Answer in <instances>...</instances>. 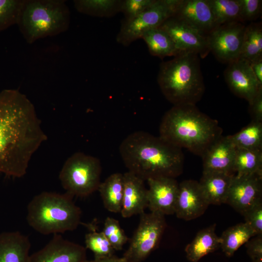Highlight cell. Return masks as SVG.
I'll use <instances>...</instances> for the list:
<instances>
[{
    "mask_svg": "<svg viewBox=\"0 0 262 262\" xmlns=\"http://www.w3.org/2000/svg\"><path fill=\"white\" fill-rule=\"evenodd\" d=\"M47 137L33 104L16 89L0 92V173L20 178Z\"/></svg>",
    "mask_w": 262,
    "mask_h": 262,
    "instance_id": "6da1fadb",
    "label": "cell"
},
{
    "mask_svg": "<svg viewBox=\"0 0 262 262\" xmlns=\"http://www.w3.org/2000/svg\"><path fill=\"white\" fill-rule=\"evenodd\" d=\"M119 151L129 172L145 181L150 178H176L183 171L182 149L161 138L144 131L128 135Z\"/></svg>",
    "mask_w": 262,
    "mask_h": 262,
    "instance_id": "7a4b0ae2",
    "label": "cell"
},
{
    "mask_svg": "<svg viewBox=\"0 0 262 262\" xmlns=\"http://www.w3.org/2000/svg\"><path fill=\"white\" fill-rule=\"evenodd\" d=\"M217 120L201 112L196 105L173 106L164 115L159 135L172 145L201 157L222 136Z\"/></svg>",
    "mask_w": 262,
    "mask_h": 262,
    "instance_id": "3957f363",
    "label": "cell"
},
{
    "mask_svg": "<svg viewBox=\"0 0 262 262\" xmlns=\"http://www.w3.org/2000/svg\"><path fill=\"white\" fill-rule=\"evenodd\" d=\"M157 81L163 94L173 106L196 105L205 90L200 57L194 53L182 52L162 62Z\"/></svg>",
    "mask_w": 262,
    "mask_h": 262,
    "instance_id": "277c9868",
    "label": "cell"
},
{
    "mask_svg": "<svg viewBox=\"0 0 262 262\" xmlns=\"http://www.w3.org/2000/svg\"><path fill=\"white\" fill-rule=\"evenodd\" d=\"M73 197L66 192H44L35 196L27 207L29 225L44 235L75 230L81 223L82 212Z\"/></svg>",
    "mask_w": 262,
    "mask_h": 262,
    "instance_id": "5b68a950",
    "label": "cell"
},
{
    "mask_svg": "<svg viewBox=\"0 0 262 262\" xmlns=\"http://www.w3.org/2000/svg\"><path fill=\"white\" fill-rule=\"evenodd\" d=\"M70 13L64 0H22L17 25L26 42L66 31Z\"/></svg>",
    "mask_w": 262,
    "mask_h": 262,
    "instance_id": "8992f818",
    "label": "cell"
},
{
    "mask_svg": "<svg viewBox=\"0 0 262 262\" xmlns=\"http://www.w3.org/2000/svg\"><path fill=\"white\" fill-rule=\"evenodd\" d=\"M101 169L98 158L78 152L66 160L59 179L66 193L73 196L86 197L98 190Z\"/></svg>",
    "mask_w": 262,
    "mask_h": 262,
    "instance_id": "52a82bcc",
    "label": "cell"
},
{
    "mask_svg": "<svg viewBox=\"0 0 262 262\" xmlns=\"http://www.w3.org/2000/svg\"><path fill=\"white\" fill-rule=\"evenodd\" d=\"M180 0H156L140 15L131 19H124L117 35L116 41L128 46L142 38L147 31L159 27L166 20L173 16Z\"/></svg>",
    "mask_w": 262,
    "mask_h": 262,
    "instance_id": "ba28073f",
    "label": "cell"
},
{
    "mask_svg": "<svg viewBox=\"0 0 262 262\" xmlns=\"http://www.w3.org/2000/svg\"><path fill=\"white\" fill-rule=\"evenodd\" d=\"M128 249L123 255L126 262H142L158 246L165 229V215L144 212Z\"/></svg>",
    "mask_w": 262,
    "mask_h": 262,
    "instance_id": "9c48e42d",
    "label": "cell"
},
{
    "mask_svg": "<svg viewBox=\"0 0 262 262\" xmlns=\"http://www.w3.org/2000/svg\"><path fill=\"white\" fill-rule=\"evenodd\" d=\"M246 26L240 22L224 24L207 35L210 52L218 61L228 64L240 58Z\"/></svg>",
    "mask_w": 262,
    "mask_h": 262,
    "instance_id": "30bf717a",
    "label": "cell"
},
{
    "mask_svg": "<svg viewBox=\"0 0 262 262\" xmlns=\"http://www.w3.org/2000/svg\"><path fill=\"white\" fill-rule=\"evenodd\" d=\"M170 37L180 52H192L205 58L210 52L205 35L174 16L166 20L160 27Z\"/></svg>",
    "mask_w": 262,
    "mask_h": 262,
    "instance_id": "8fae6325",
    "label": "cell"
},
{
    "mask_svg": "<svg viewBox=\"0 0 262 262\" xmlns=\"http://www.w3.org/2000/svg\"><path fill=\"white\" fill-rule=\"evenodd\" d=\"M225 80L236 96L250 103L262 89L250 63L242 58L229 63L224 72Z\"/></svg>",
    "mask_w": 262,
    "mask_h": 262,
    "instance_id": "7c38bea8",
    "label": "cell"
},
{
    "mask_svg": "<svg viewBox=\"0 0 262 262\" xmlns=\"http://www.w3.org/2000/svg\"><path fill=\"white\" fill-rule=\"evenodd\" d=\"M262 174L234 175L229 190L226 203L243 214L262 201Z\"/></svg>",
    "mask_w": 262,
    "mask_h": 262,
    "instance_id": "4fadbf2b",
    "label": "cell"
},
{
    "mask_svg": "<svg viewBox=\"0 0 262 262\" xmlns=\"http://www.w3.org/2000/svg\"><path fill=\"white\" fill-rule=\"evenodd\" d=\"M86 248L58 234L42 249L30 255V262H86Z\"/></svg>",
    "mask_w": 262,
    "mask_h": 262,
    "instance_id": "5bb4252c",
    "label": "cell"
},
{
    "mask_svg": "<svg viewBox=\"0 0 262 262\" xmlns=\"http://www.w3.org/2000/svg\"><path fill=\"white\" fill-rule=\"evenodd\" d=\"M147 208L164 215L175 213L179 183L175 178L160 177L147 180Z\"/></svg>",
    "mask_w": 262,
    "mask_h": 262,
    "instance_id": "9a60e30c",
    "label": "cell"
},
{
    "mask_svg": "<svg viewBox=\"0 0 262 262\" xmlns=\"http://www.w3.org/2000/svg\"><path fill=\"white\" fill-rule=\"evenodd\" d=\"M209 205L198 181L188 180L179 184L175 210L178 218L187 221L196 219L203 214Z\"/></svg>",
    "mask_w": 262,
    "mask_h": 262,
    "instance_id": "2e32d148",
    "label": "cell"
},
{
    "mask_svg": "<svg viewBox=\"0 0 262 262\" xmlns=\"http://www.w3.org/2000/svg\"><path fill=\"white\" fill-rule=\"evenodd\" d=\"M173 16L205 35L217 26L207 0H180Z\"/></svg>",
    "mask_w": 262,
    "mask_h": 262,
    "instance_id": "e0dca14e",
    "label": "cell"
},
{
    "mask_svg": "<svg viewBox=\"0 0 262 262\" xmlns=\"http://www.w3.org/2000/svg\"><path fill=\"white\" fill-rule=\"evenodd\" d=\"M236 147L229 135L221 136L212 144L201 157L202 172L234 174V160Z\"/></svg>",
    "mask_w": 262,
    "mask_h": 262,
    "instance_id": "ac0fdd59",
    "label": "cell"
},
{
    "mask_svg": "<svg viewBox=\"0 0 262 262\" xmlns=\"http://www.w3.org/2000/svg\"><path fill=\"white\" fill-rule=\"evenodd\" d=\"M124 192L120 213L124 218L141 214L147 208L145 180L131 172L123 174Z\"/></svg>",
    "mask_w": 262,
    "mask_h": 262,
    "instance_id": "d6986e66",
    "label": "cell"
},
{
    "mask_svg": "<svg viewBox=\"0 0 262 262\" xmlns=\"http://www.w3.org/2000/svg\"><path fill=\"white\" fill-rule=\"evenodd\" d=\"M31 243L19 231L0 233V262H30Z\"/></svg>",
    "mask_w": 262,
    "mask_h": 262,
    "instance_id": "ffe728a7",
    "label": "cell"
},
{
    "mask_svg": "<svg viewBox=\"0 0 262 262\" xmlns=\"http://www.w3.org/2000/svg\"><path fill=\"white\" fill-rule=\"evenodd\" d=\"M234 175L221 173L202 172L198 183L202 194L209 205L226 203Z\"/></svg>",
    "mask_w": 262,
    "mask_h": 262,
    "instance_id": "44dd1931",
    "label": "cell"
},
{
    "mask_svg": "<svg viewBox=\"0 0 262 262\" xmlns=\"http://www.w3.org/2000/svg\"><path fill=\"white\" fill-rule=\"evenodd\" d=\"M216 225L213 224L199 231L193 240L185 248L187 259L198 262L204 256L220 248V240L215 233Z\"/></svg>",
    "mask_w": 262,
    "mask_h": 262,
    "instance_id": "7402d4cb",
    "label": "cell"
},
{
    "mask_svg": "<svg viewBox=\"0 0 262 262\" xmlns=\"http://www.w3.org/2000/svg\"><path fill=\"white\" fill-rule=\"evenodd\" d=\"M98 190L105 208L114 213H120L124 192L123 174H111L100 183Z\"/></svg>",
    "mask_w": 262,
    "mask_h": 262,
    "instance_id": "603a6c76",
    "label": "cell"
},
{
    "mask_svg": "<svg viewBox=\"0 0 262 262\" xmlns=\"http://www.w3.org/2000/svg\"><path fill=\"white\" fill-rule=\"evenodd\" d=\"M256 236L253 230L245 222L237 224L225 230L219 237L220 247L229 257L252 237Z\"/></svg>",
    "mask_w": 262,
    "mask_h": 262,
    "instance_id": "cb8c5ba5",
    "label": "cell"
},
{
    "mask_svg": "<svg viewBox=\"0 0 262 262\" xmlns=\"http://www.w3.org/2000/svg\"><path fill=\"white\" fill-rule=\"evenodd\" d=\"M142 39L146 43L149 53L154 56L163 59L180 53L169 35L159 27L146 32Z\"/></svg>",
    "mask_w": 262,
    "mask_h": 262,
    "instance_id": "d4e9b609",
    "label": "cell"
},
{
    "mask_svg": "<svg viewBox=\"0 0 262 262\" xmlns=\"http://www.w3.org/2000/svg\"><path fill=\"white\" fill-rule=\"evenodd\" d=\"M233 171L237 176L262 174V150L236 148Z\"/></svg>",
    "mask_w": 262,
    "mask_h": 262,
    "instance_id": "484cf974",
    "label": "cell"
},
{
    "mask_svg": "<svg viewBox=\"0 0 262 262\" xmlns=\"http://www.w3.org/2000/svg\"><path fill=\"white\" fill-rule=\"evenodd\" d=\"M75 9L80 13L99 17H109L120 12L122 0H75Z\"/></svg>",
    "mask_w": 262,
    "mask_h": 262,
    "instance_id": "4316f807",
    "label": "cell"
},
{
    "mask_svg": "<svg viewBox=\"0 0 262 262\" xmlns=\"http://www.w3.org/2000/svg\"><path fill=\"white\" fill-rule=\"evenodd\" d=\"M262 57V22H251L246 26L240 58L250 62Z\"/></svg>",
    "mask_w": 262,
    "mask_h": 262,
    "instance_id": "83f0119b",
    "label": "cell"
},
{
    "mask_svg": "<svg viewBox=\"0 0 262 262\" xmlns=\"http://www.w3.org/2000/svg\"><path fill=\"white\" fill-rule=\"evenodd\" d=\"M229 137L236 148L262 150V122L252 120Z\"/></svg>",
    "mask_w": 262,
    "mask_h": 262,
    "instance_id": "f1b7e54d",
    "label": "cell"
},
{
    "mask_svg": "<svg viewBox=\"0 0 262 262\" xmlns=\"http://www.w3.org/2000/svg\"><path fill=\"white\" fill-rule=\"evenodd\" d=\"M207 0L217 26L235 22L244 23L241 16L239 0Z\"/></svg>",
    "mask_w": 262,
    "mask_h": 262,
    "instance_id": "f546056e",
    "label": "cell"
},
{
    "mask_svg": "<svg viewBox=\"0 0 262 262\" xmlns=\"http://www.w3.org/2000/svg\"><path fill=\"white\" fill-rule=\"evenodd\" d=\"M91 230L85 236V248L94 254V258H102L114 255L115 250L102 231L98 232L89 225Z\"/></svg>",
    "mask_w": 262,
    "mask_h": 262,
    "instance_id": "4dcf8cb0",
    "label": "cell"
},
{
    "mask_svg": "<svg viewBox=\"0 0 262 262\" xmlns=\"http://www.w3.org/2000/svg\"><path fill=\"white\" fill-rule=\"evenodd\" d=\"M115 250H120L129 240L119 221L107 217L102 231Z\"/></svg>",
    "mask_w": 262,
    "mask_h": 262,
    "instance_id": "1f68e13d",
    "label": "cell"
},
{
    "mask_svg": "<svg viewBox=\"0 0 262 262\" xmlns=\"http://www.w3.org/2000/svg\"><path fill=\"white\" fill-rule=\"evenodd\" d=\"M22 0H0V32L16 24Z\"/></svg>",
    "mask_w": 262,
    "mask_h": 262,
    "instance_id": "d6a6232c",
    "label": "cell"
},
{
    "mask_svg": "<svg viewBox=\"0 0 262 262\" xmlns=\"http://www.w3.org/2000/svg\"><path fill=\"white\" fill-rule=\"evenodd\" d=\"M156 0H122L120 12L124 14L125 19L133 18L151 6Z\"/></svg>",
    "mask_w": 262,
    "mask_h": 262,
    "instance_id": "836d02e7",
    "label": "cell"
},
{
    "mask_svg": "<svg viewBox=\"0 0 262 262\" xmlns=\"http://www.w3.org/2000/svg\"><path fill=\"white\" fill-rule=\"evenodd\" d=\"M242 215L256 235H262V201L245 212Z\"/></svg>",
    "mask_w": 262,
    "mask_h": 262,
    "instance_id": "e575fe53",
    "label": "cell"
},
{
    "mask_svg": "<svg viewBox=\"0 0 262 262\" xmlns=\"http://www.w3.org/2000/svg\"><path fill=\"white\" fill-rule=\"evenodd\" d=\"M242 21H253L261 15L262 7L261 0H239Z\"/></svg>",
    "mask_w": 262,
    "mask_h": 262,
    "instance_id": "d590c367",
    "label": "cell"
},
{
    "mask_svg": "<svg viewBox=\"0 0 262 262\" xmlns=\"http://www.w3.org/2000/svg\"><path fill=\"white\" fill-rule=\"evenodd\" d=\"M246 252L252 262H262V235H256L246 243Z\"/></svg>",
    "mask_w": 262,
    "mask_h": 262,
    "instance_id": "8d00e7d4",
    "label": "cell"
},
{
    "mask_svg": "<svg viewBox=\"0 0 262 262\" xmlns=\"http://www.w3.org/2000/svg\"><path fill=\"white\" fill-rule=\"evenodd\" d=\"M249 104V113L252 120L262 122V89Z\"/></svg>",
    "mask_w": 262,
    "mask_h": 262,
    "instance_id": "74e56055",
    "label": "cell"
},
{
    "mask_svg": "<svg viewBox=\"0 0 262 262\" xmlns=\"http://www.w3.org/2000/svg\"><path fill=\"white\" fill-rule=\"evenodd\" d=\"M253 72L260 84H262V57L249 62Z\"/></svg>",
    "mask_w": 262,
    "mask_h": 262,
    "instance_id": "f35d334b",
    "label": "cell"
},
{
    "mask_svg": "<svg viewBox=\"0 0 262 262\" xmlns=\"http://www.w3.org/2000/svg\"><path fill=\"white\" fill-rule=\"evenodd\" d=\"M86 262H126L124 258L122 257H118L114 255L110 256L102 257V258H94V259L90 261H87Z\"/></svg>",
    "mask_w": 262,
    "mask_h": 262,
    "instance_id": "ab89813d",
    "label": "cell"
}]
</instances>
